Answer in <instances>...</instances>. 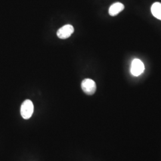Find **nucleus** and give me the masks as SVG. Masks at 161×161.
Segmentation results:
<instances>
[{
	"label": "nucleus",
	"instance_id": "obj_6",
	"mask_svg": "<svg viewBox=\"0 0 161 161\" xmlns=\"http://www.w3.org/2000/svg\"><path fill=\"white\" fill-rule=\"evenodd\" d=\"M151 12L154 17L161 20V3L156 2L151 7Z\"/></svg>",
	"mask_w": 161,
	"mask_h": 161
},
{
	"label": "nucleus",
	"instance_id": "obj_4",
	"mask_svg": "<svg viewBox=\"0 0 161 161\" xmlns=\"http://www.w3.org/2000/svg\"><path fill=\"white\" fill-rule=\"evenodd\" d=\"M74 32V28L71 25H66L58 29L57 35L60 39H67Z\"/></svg>",
	"mask_w": 161,
	"mask_h": 161
},
{
	"label": "nucleus",
	"instance_id": "obj_2",
	"mask_svg": "<svg viewBox=\"0 0 161 161\" xmlns=\"http://www.w3.org/2000/svg\"><path fill=\"white\" fill-rule=\"evenodd\" d=\"M81 88L84 92L87 95H92L96 91V84L92 79L86 78L82 81Z\"/></svg>",
	"mask_w": 161,
	"mask_h": 161
},
{
	"label": "nucleus",
	"instance_id": "obj_1",
	"mask_svg": "<svg viewBox=\"0 0 161 161\" xmlns=\"http://www.w3.org/2000/svg\"><path fill=\"white\" fill-rule=\"evenodd\" d=\"M34 107L33 103L30 100H26L23 102L20 108V114L23 119H28L34 113Z\"/></svg>",
	"mask_w": 161,
	"mask_h": 161
},
{
	"label": "nucleus",
	"instance_id": "obj_5",
	"mask_svg": "<svg viewBox=\"0 0 161 161\" xmlns=\"http://www.w3.org/2000/svg\"><path fill=\"white\" fill-rule=\"evenodd\" d=\"M124 9V5L121 3H115L110 7L109 13L111 16H115Z\"/></svg>",
	"mask_w": 161,
	"mask_h": 161
},
{
	"label": "nucleus",
	"instance_id": "obj_3",
	"mask_svg": "<svg viewBox=\"0 0 161 161\" xmlns=\"http://www.w3.org/2000/svg\"><path fill=\"white\" fill-rule=\"evenodd\" d=\"M144 70V65L142 61L138 58H135L132 60L131 66V72L132 75L138 76L143 74Z\"/></svg>",
	"mask_w": 161,
	"mask_h": 161
}]
</instances>
